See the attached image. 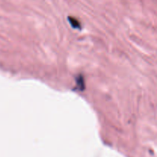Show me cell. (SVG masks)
Here are the masks:
<instances>
[{
	"label": "cell",
	"instance_id": "6da1fadb",
	"mask_svg": "<svg viewBox=\"0 0 157 157\" xmlns=\"http://www.w3.org/2000/svg\"><path fill=\"white\" fill-rule=\"evenodd\" d=\"M69 20H70V22L72 26H76V27L77 26H79V23H78V20L75 19V18H71V17H69Z\"/></svg>",
	"mask_w": 157,
	"mask_h": 157
}]
</instances>
